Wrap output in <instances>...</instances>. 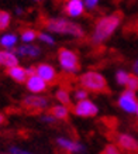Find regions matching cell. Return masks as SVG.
<instances>
[{
    "instance_id": "cell-1",
    "label": "cell",
    "mask_w": 138,
    "mask_h": 154,
    "mask_svg": "<svg viewBox=\"0 0 138 154\" xmlns=\"http://www.w3.org/2000/svg\"><path fill=\"white\" fill-rule=\"evenodd\" d=\"M121 21H123V14L120 11L106 14V16H101L100 19H97L94 23V27H93L92 35H90L92 44H94V45L104 44L118 30Z\"/></svg>"
},
{
    "instance_id": "cell-2",
    "label": "cell",
    "mask_w": 138,
    "mask_h": 154,
    "mask_svg": "<svg viewBox=\"0 0 138 154\" xmlns=\"http://www.w3.org/2000/svg\"><path fill=\"white\" fill-rule=\"evenodd\" d=\"M45 31L51 34H59V35H70L74 38H83L85 30L80 24L70 21L64 17H51L44 21Z\"/></svg>"
},
{
    "instance_id": "cell-3",
    "label": "cell",
    "mask_w": 138,
    "mask_h": 154,
    "mask_svg": "<svg viewBox=\"0 0 138 154\" xmlns=\"http://www.w3.org/2000/svg\"><path fill=\"white\" fill-rule=\"evenodd\" d=\"M79 86L86 89L89 94H109V82L99 71H86L79 75Z\"/></svg>"
},
{
    "instance_id": "cell-4",
    "label": "cell",
    "mask_w": 138,
    "mask_h": 154,
    "mask_svg": "<svg viewBox=\"0 0 138 154\" xmlns=\"http://www.w3.org/2000/svg\"><path fill=\"white\" fill-rule=\"evenodd\" d=\"M58 64L59 68L64 72L69 75H75L80 72V58L79 54L72 48H66V47H61L58 50Z\"/></svg>"
},
{
    "instance_id": "cell-5",
    "label": "cell",
    "mask_w": 138,
    "mask_h": 154,
    "mask_svg": "<svg viewBox=\"0 0 138 154\" xmlns=\"http://www.w3.org/2000/svg\"><path fill=\"white\" fill-rule=\"evenodd\" d=\"M21 106H23L26 110H28V112L40 113V112H44L45 109L50 107V100H48L46 96H42V95H31L30 94L23 99Z\"/></svg>"
},
{
    "instance_id": "cell-6",
    "label": "cell",
    "mask_w": 138,
    "mask_h": 154,
    "mask_svg": "<svg viewBox=\"0 0 138 154\" xmlns=\"http://www.w3.org/2000/svg\"><path fill=\"white\" fill-rule=\"evenodd\" d=\"M72 113L78 117H83V119H88V117H94L99 113V106L93 102L92 99H85L80 102L74 103V106L70 107Z\"/></svg>"
},
{
    "instance_id": "cell-7",
    "label": "cell",
    "mask_w": 138,
    "mask_h": 154,
    "mask_svg": "<svg viewBox=\"0 0 138 154\" xmlns=\"http://www.w3.org/2000/svg\"><path fill=\"white\" fill-rule=\"evenodd\" d=\"M137 98H138L137 92L124 89V91L118 95L117 106H118L123 112L128 113V115H135V109H137V105H138V99Z\"/></svg>"
},
{
    "instance_id": "cell-8",
    "label": "cell",
    "mask_w": 138,
    "mask_h": 154,
    "mask_svg": "<svg viewBox=\"0 0 138 154\" xmlns=\"http://www.w3.org/2000/svg\"><path fill=\"white\" fill-rule=\"evenodd\" d=\"M55 144L58 146V149H61L66 154H83L86 153V147L83 143L78 140H74L70 137H65V136H59L56 137Z\"/></svg>"
},
{
    "instance_id": "cell-9",
    "label": "cell",
    "mask_w": 138,
    "mask_h": 154,
    "mask_svg": "<svg viewBox=\"0 0 138 154\" xmlns=\"http://www.w3.org/2000/svg\"><path fill=\"white\" fill-rule=\"evenodd\" d=\"M35 74L40 78H42L48 85H55L59 79L56 68L50 62H40L38 65H35Z\"/></svg>"
},
{
    "instance_id": "cell-10",
    "label": "cell",
    "mask_w": 138,
    "mask_h": 154,
    "mask_svg": "<svg viewBox=\"0 0 138 154\" xmlns=\"http://www.w3.org/2000/svg\"><path fill=\"white\" fill-rule=\"evenodd\" d=\"M116 146L127 153H137L138 151V140L133 134H128V133H118L117 139H116Z\"/></svg>"
},
{
    "instance_id": "cell-11",
    "label": "cell",
    "mask_w": 138,
    "mask_h": 154,
    "mask_svg": "<svg viewBox=\"0 0 138 154\" xmlns=\"http://www.w3.org/2000/svg\"><path fill=\"white\" fill-rule=\"evenodd\" d=\"M24 85H26L27 91L31 95H42L44 92H46V91H48V88H50V85L46 84L42 78H40L37 74L28 76Z\"/></svg>"
},
{
    "instance_id": "cell-12",
    "label": "cell",
    "mask_w": 138,
    "mask_h": 154,
    "mask_svg": "<svg viewBox=\"0 0 138 154\" xmlns=\"http://www.w3.org/2000/svg\"><path fill=\"white\" fill-rule=\"evenodd\" d=\"M62 10H64V13L66 14L68 17H70V19H76V17L83 16L86 7H85L83 0H65Z\"/></svg>"
},
{
    "instance_id": "cell-13",
    "label": "cell",
    "mask_w": 138,
    "mask_h": 154,
    "mask_svg": "<svg viewBox=\"0 0 138 154\" xmlns=\"http://www.w3.org/2000/svg\"><path fill=\"white\" fill-rule=\"evenodd\" d=\"M19 58H28V60H35L41 55V48L37 44H20L14 50Z\"/></svg>"
},
{
    "instance_id": "cell-14",
    "label": "cell",
    "mask_w": 138,
    "mask_h": 154,
    "mask_svg": "<svg viewBox=\"0 0 138 154\" xmlns=\"http://www.w3.org/2000/svg\"><path fill=\"white\" fill-rule=\"evenodd\" d=\"M20 65V58L14 51H7L0 48V68L9 69L11 66Z\"/></svg>"
},
{
    "instance_id": "cell-15",
    "label": "cell",
    "mask_w": 138,
    "mask_h": 154,
    "mask_svg": "<svg viewBox=\"0 0 138 154\" xmlns=\"http://www.w3.org/2000/svg\"><path fill=\"white\" fill-rule=\"evenodd\" d=\"M20 37L16 33H4L0 37V47L7 51H14L19 47Z\"/></svg>"
},
{
    "instance_id": "cell-16",
    "label": "cell",
    "mask_w": 138,
    "mask_h": 154,
    "mask_svg": "<svg viewBox=\"0 0 138 154\" xmlns=\"http://www.w3.org/2000/svg\"><path fill=\"white\" fill-rule=\"evenodd\" d=\"M6 74H7V76H9L10 79H13L17 84H26V81L28 78L27 69L21 65H16V66L9 68V69H6Z\"/></svg>"
},
{
    "instance_id": "cell-17",
    "label": "cell",
    "mask_w": 138,
    "mask_h": 154,
    "mask_svg": "<svg viewBox=\"0 0 138 154\" xmlns=\"http://www.w3.org/2000/svg\"><path fill=\"white\" fill-rule=\"evenodd\" d=\"M55 99L58 100V103L61 105H65V106H74V99H72V94H70V91H69L68 86H59V88L55 91V94H54Z\"/></svg>"
},
{
    "instance_id": "cell-18",
    "label": "cell",
    "mask_w": 138,
    "mask_h": 154,
    "mask_svg": "<svg viewBox=\"0 0 138 154\" xmlns=\"http://www.w3.org/2000/svg\"><path fill=\"white\" fill-rule=\"evenodd\" d=\"M69 109H70V107L58 103V105H52V106H50V112L48 113L55 117L56 122H66L69 119V113H70Z\"/></svg>"
},
{
    "instance_id": "cell-19",
    "label": "cell",
    "mask_w": 138,
    "mask_h": 154,
    "mask_svg": "<svg viewBox=\"0 0 138 154\" xmlns=\"http://www.w3.org/2000/svg\"><path fill=\"white\" fill-rule=\"evenodd\" d=\"M38 38V31L35 28L26 27L20 31V41L21 44H34V41Z\"/></svg>"
},
{
    "instance_id": "cell-20",
    "label": "cell",
    "mask_w": 138,
    "mask_h": 154,
    "mask_svg": "<svg viewBox=\"0 0 138 154\" xmlns=\"http://www.w3.org/2000/svg\"><path fill=\"white\" fill-rule=\"evenodd\" d=\"M11 24V14L6 10H0V33L6 31Z\"/></svg>"
},
{
    "instance_id": "cell-21",
    "label": "cell",
    "mask_w": 138,
    "mask_h": 154,
    "mask_svg": "<svg viewBox=\"0 0 138 154\" xmlns=\"http://www.w3.org/2000/svg\"><path fill=\"white\" fill-rule=\"evenodd\" d=\"M38 41L44 42V44H46V45H55V37L52 35L51 33H48V31H38Z\"/></svg>"
},
{
    "instance_id": "cell-22",
    "label": "cell",
    "mask_w": 138,
    "mask_h": 154,
    "mask_svg": "<svg viewBox=\"0 0 138 154\" xmlns=\"http://www.w3.org/2000/svg\"><path fill=\"white\" fill-rule=\"evenodd\" d=\"M114 78H116V82H117L120 86H125V84H127V81H128V78H130V72L125 69H118L116 72Z\"/></svg>"
},
{
    "instance_id": "cell-23",
    "label": "cell",
    "mask_w": 138,
    "mask_h": 154,
    "mask_svg": "<svg viewBox=\"0 0 138 154\" xmlns=\"http://www.w3.org/2000/svg\"><path fill=\"white\" fill-rule=\"evenodd\" d=\"M88 98H89V92L86 91V89L80 88V86L75 88L74 92H72V99H74V100H76V102L85 100V99H88Z\"/></svg>"
},
{
    "instance_id": "cell-24",
    "label": "cell",
    "mask_w": 138,
    "mask_h": 154,
    "mask_svg": "<svg viewBox=\"0 0 138 154\" xmlns=\"http://www.w3.org/2000/svg\"><path fill=\"white\" fill-rule=\"evenodd\" d=\"M125 89L133 91V92H138V76L134 75L133 72L130 74V78L127 81V84H125Z\"/></svg>"
},
{
    "instance_id": "cell-25",
    "label": "cell",
    "mask_w": 138,
    "mask_h": 154,
    "mask_svg": "<svg viewBox=\"0 0 138 154\" xmlns=\"http://www.w3.org/2000/svg\"><path fill=\"white\" fill-rule=\"evenodd\" d=\"M103 151H104V154H121V150L116 144H113V143H109Z\"/></svg>"
},
{
    "instance_id": "cell-26",
    "label": "cell",
    "mask_w": 138,
    "mask_h": 154,
    "mask_svg": "<svg viewBox=\"0 0 138 154\" xmlns=\"http://www.w3.org/2000/svg\"><path fill=\"white\" fill-rule=\"evenodd\" d=\"M9 151L11 154H34V153H31V151H28V150L21 149V147H19V146H10Z\"/></svg>"
},
{
    "instance_id": "cell-27",
    "label": "cell",
    "mask_w": 138,
    "mask_h": 154,
    "mask_svg": "<svg viewBox=\"0 0 138 154\" xmlns=\"http://www.w3.org/2000/svg\"><path fill=\"white\" fill-rule=\"evenodd\" d=\"M41 122H42V123H46V125H54V123H56L55 117L52 116V115H50V113L42 115V116H41Z\"/></svg>"
},
{
    "instance_id": "cell-28",
    "label": "cell",
    "mask_w": 138,
    "mask_h": 154,
    "mask_svg": "<svg viewBox=\"0 0 138 154\" xmlns=\"http://www.w3.org/2000/svg\"><path fill=\"white\" fill-rule=\"evenodd\" d=\"M99 2H100V0H83V3H85V7H86L88 10L96 9L97 5H99Z\"/></svg>"
},
{
    "instance_id": "cell-29",
    "label": "cell",
    "mask_w": 138,
    "mask_h": 154,
    "mask_svg": "<svg viewBox=\"0 0 138 154\" xmlns=\"http://www.w3.org/2000/svg\"><path fill=\"white\" fill-rule=\"evenodd\" d=\"M26 69H27V75H28V76H31V75H35V66H34V65L27 66Z\"/></svg>"
},
{
    "instance_id": "cell-30",
    "label": "cell",
    "mask_w": 138,
    "mask_h": 154,
    "mask_svg": "<svg viewBox=\"0 0 138 154\" xmlns=\"http://www.w3.org/2000/svg\"><path fill=\"white\" fill-rule=\"evenodd\" d=\"M133 74L138 76V58L134 61V64H133Z\"/></svg>"
},
{
    "instance_id": "cell-31",
    "label": "cell",
    "mask_w": 138,
    "mask_h": 154,
    "mask_svg": "<svg viewBox=\"0 0 138 154\" xmlns=\"http://www.w3.org/2000/svg\"><path fill=\"white\" fill-rule=\"evenodd\" d=\"M4 123H6V116L3 113H0V126H3Z\"/></svg>"
},
{
    "instance_id": "cell-32",
    "label": "cell",
    "mask_w": 138,
    "mask_h": 154,
    "mask_svg": "<svg viewBox=\"0 0 138 154\" xmlns=\"http://www.w3.org/2000/svg\"><path fill=\"white\" fill-rule=\"evenodd\" d=\"M16 13H17V14H21V13H23V10H21V9H17V10H16Z\"/></svg>"
},
{
    "instance_id": "cell-33",
    "label": "cell",
    "mask_w": 138,
    "mask_h": 154,
    "mask_svg": "<svg viewBox=\"0 0 138 154\" xmlns=\"http://www.w3.org/2000/svg\"><path fill=\"white\" fill-rule=\"evenodd\" d=\"M135 117L138 119V105H137V109H135Z\"/></svg>"
},
{
    "instance_id": "cell-34",
    "label": "cell",
    "mask_w": 138,
    "mask_h": 154,
    "mask_svg": "<svg viewBox=\"0 0 138 154\" xmlns=\"http://www.w3.org/2000/svg\"><path fill=\"white\" fill-rule=\"evenodd\" d=\"M0 154H11L10 151H6V153H0Z\"/></svg>"
},
{
    "instance_id": "cell-35",
    "label": "cell",
    "mask_w": 138,
    "mask_h": 154,
    "mask_svg": "<svg viewBox=\"0 0 138 154\" xmlns=\"http://www.w3.org/2000/svg\"><path fill=\"white\" fill-rule=\"evenodd\" d=\"M34 2H42V0H34Z\"/></svg>"
},
{
    "instance_id": "cell-36",
    "label": "cell",
    "mask_w": 138,
    "mask_h": 154,
    "mask_svg": "<svg viewBox=\"0 0 138 154\" xmlns=\"http://www.w3.org/2000/svg\"><path fill=\"white\" fill-rule=\"evenodd\" d=\"M99 154H104V151H101V153H99Z\"/></svg>"
}]
</instances>
